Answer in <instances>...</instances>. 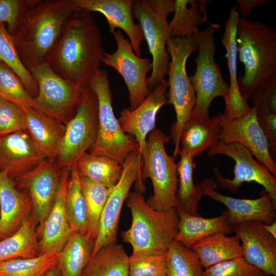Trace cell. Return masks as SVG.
<instances>
[{
    "label": "cell",
    "mask_w": 276,
    "mask_h": 276,
    "mask_svg": "<svg viewBox=\"0 0 276 276\" xmlns=\"http://www.w3.org/2000/svg\"><path fill=\"white\" fill-rule=\"evenodd\" d=\"M82 276H129V256L117 243L101 247L92 255Z\"/></svg>",
    "instance_id": "d6a6232c"
},
{
    "label": "cell",
    "mask_w": 276,
    "mask_h": 276,
    "mask_svg": "<svg viewBox=\"0 0 276 276\" xmlns=\"http://www.w3.org/2000/svg\"><path fill=\"white\" fill-rule=\"evenodd\" d=\"M168 80L164 79L136 108H124L120 112L118 121L127 134L134 136L141 153L146 147L147 136L155 128L156 115L167 103Z\"/></svg>",
    "instance_id": "ac0fdd59"
},
{
    "label": "cell",
    "mask_w": 276,
    "mask_h": 276,
    "mask_svg": "<svg viewBox=\"0 0 276 276\" xmlns=\"http://www.w3.org/2000/svg\"><path fill=\"white\" fill-rule=\"evenodd\" d=\"M105 53L94 15L80 8L68 18L46 63L57 75L81 89L100 68Z\"/></svg>",
    "instance_id": "6da1fadb"
},
{
    "label": "cell",
    "mask_w": 276,
    "mask_h": 276,
    "mask_svg": "<svg viewBox=\"0 0 276 276\" xmlns=\"http://www.w3.org/2000/svg\"><path fill=\"white\" fill-rule=\"evenodd\" d=\"M242 246L243 257L265 275L276 276V238L259 221H248L231 226Z\"/></svg>",
    "instance_id": "e0dca14e"
},
{
    "label": "cell",
    "mask_w": 276,
    "mask_h": 276,
    "mask_svg": "<svg viewBox=\"0 0 276 276\" xmlns=\"http://www.w3.org/2000/svg\"><path fill=\"white\" fill-rule=\"evenodd\" d=\"M172 12H174L173 0L133 2V16L139 21L152 57L151 73L147 79L150 90L159 85L168 74L170 59L166 43L170 36L167 16Z\"/></svg>",
    "instance_id": "ba28073f"
},
{
    "label": "cell",
    "mask_w": 276,
    "mask_h": 276,
    "mask_svg": "<svg viewBox=\"0 0 276 276\" xmlns=\"http://www.w3.org/2000/svg\"><path fill=\"white\" fill-rule=\"evenodd\" d=\"M221 130L220 143H236L245 147L276 177V164L269 149V143L257 116V107L250 106L243 114L228 118L219 114Z\"/></svg>",
    "instance_id": "9a60e30c"
},
{
    "label": "cell",
    "mask_w": 276,
    "mask_h": 276,
    "mask_svg": "<svg viewBox=\"0 0 276 276\" xmlns=\"http://www.w3.org/2000/svg\"><path fill=\"white\" fill-rule=\"evenodd\" d=\"M170 137L162 130L155 128L147 137L145 149L141 153L143 165L135 181L136 191L142 193L143 181L149 178L153 194L146 200L153 209L167 211L177 205L178 174L177 164L173 156L167 153L165 145Z\"/></svg>",
    "instance_id": "5b68a950"
},
{
    "label": "cell",
    "mask_w": 276,
    "mask_h": 276,
    "mask_svg": "<svg viewBox=\"0 0 276 276\" xmlns=\"http://www.w3.org/2000/svg\"><path fill=\"white\" fill-rule=\"evenodd\" d=\"M240 15L235 6H233L225 22V31L221 43L226 50L229 74V90L225 101L224 116L228 118L240 116L246 112L250 106L242 97L238 84L237 32Z\"/></svg>",
    "instance_id": "cb8c5ba5"
},
{
    "label": "cell",
    "mask_w": 276,
    "mask_h": 276,
    "mask_svg": "<svg viewBox=\"0 0 276 276\" xmlns=\"http://www.w3.org/2000/svg\"><path fill=\"white\" fill-rule=\"evenodd\" d=\"M81 178L101 184L109 189L119 181L123 166L108 157L85 152L75 163Z\"/></svg>",
    "instance_id": "1f68e13d"
},
{
    "label": "cell",
    "mask_w": 276,
    "mask_h": 276,
    "mask_svg": "<svg viewBox=\"0 0 276 276\" xmlns=\"http://www.w3.org/2000/svg\"><path fill=\"white\" fill-rule=\"evenodd\" d=\"M177 208L179 216L178 232L174 240L191 249L198 241L212 234H229L232 227L227 222V211L213 218H203L188 214Z\"/></svg>",
    "instance_id": "484cf974"
},
{
    "label": "cell",
    "mask_w": 276,
    "mask_h": 276,
    "mask_svg": "<svg viewBox=\"0 0 276 276\" xmlns=\"http://www.w3.org/2000/svg\"><path fill=\"white\" fill-rule=\"evenodd\" d=\"M37 223L32 213L15 233L0 241V262L12 259L32 258L39 256Z\"/></svg>",
    "instance_id": "f546056e"
},
{
    "label": "cell",
    "mask_w": 276,
    "mask_h": 276,
    "mask_svg": "<svg viewBox=\"0 0 276 276\" xmlns=\"http://www.w3.org/2000/svg\"><path fill=\"white\" fill-rule=\"evenodd\" d=\"M269 2V0H237L236 4L239 7L238 12L240 17L248 19L252 9L264 5Z\"/></svg>",
    "instance_id": "7dc6e473"
},
{
    "label": "cell",
    "mask_w": 276,
    "mask_h": 276,
    "mask_svg": "<svg viewBox=\"0 0 276 276\" xmlns=\"http://www.w3.org/2000/svg\"><path fill=\"white\" fill-rule=\"evenodd\" d=\"M80 8L72 0H33L10 33L30 71L46 61L70 16Z\"/></svg>",
    "instance_id": "7a4b0ae2"
},
{
    "label": "cell",
    "mask_w": 276,
    "mask_h": 276,
    "mask_svg": "<svg viewBox=\"0 0 276 276\" xmlns=\"http://www.w3.org/2000/svg\"><path fill=\"white\" fill-rule=\"evenodd\" d=\"M249 100L252 106L266 108L276 112V73L253 93Z\"/></svg>",
    "instance_id": "f6af8a7d"
},
{
    "label": "cell",
    "mask_w": 276,
    "mask_h": 276,
    "mask_svg": "<svg viewBox=\"0 0 276 276\" xmlns=\"http://www.w3.org/2000/svg\"><path fill=\"white\" fill-rule=\"evenodd\" d=\"M0 60L13 71L20 79L28 91L35 98L38 94L37 83L21 62L5 24L1 21Z\"/></svg>",
    "instance_id": "74e56055"
},
{
    "label": "cell",
    "mask_w": 276,
    "mask_h": 276,
    "mask_svg": "<svg viewBox=\"0 0 276 276\" xmlns=\"http://www.w3.org/2000/svg\"><path fill=\"white\" fill-rule=\"evenodd\" d=\"M208 0L174 1V16L169 22L170 37L194 35L199 25L208 22Z\"/></svg>",
    "instance_id": "4dcf8cb0"
},
{
    "label": "cell",
    "mask_w": 276,
    "mask_h": 276,
    "mask_svg": "<svg viewBox=\"0 0 276 276\" xmlns=\"http://www.w3.org/2000/svg\"><path fill=\"white\" fill-rule=\"evenodd\" d=\"M203 276H265L257 267L239 257L205 268Z\"/></svg>",
    "instance_id": "60d3db41"
},
{
    "label": "cell",
    "mask_w": 276,
    "mask_h": 276,
    "mask_svg": "<svg viewBox=\"0 0 276 276\" xmlns=\"http://www.w3.org/2000/svg\"><path fill=\"white\" fill-rule=\"evenodd\" d=\"M208 154L209 156L223 154L235 161L233 179L223 177L218 167L213 170L217 185L220 188L236 194L244 182H256L264 188V190L276 203V177L263 164L255 160L245 147L236 143L219 142L209 149Z\"/></svg>",
    "instance_id": "7c38bea8"
},
{
    "label": "cell",
    "mask_w": 276,
    "mask_h": 276,
    "mask_svg": "<svg viewBox=\"0 0 276 276\" xmlns=\"http://www.w3.org/2000/svg\"><path fill=\"white\" fill-rule=\"evenodd\" d=\"M179 155L180 158L177 164L178 189L176 207L188 214L198 216V204L203 194L201 184L195 185L194 182V157L183 151H180Z\"/></svg>",
    "instance_id": "836d02e7"
},
{
    "label": "cell",
    "mask_w": 276,
    "mask_h": 276,
    "mask_svg": "<svg viewBox=\"0 0 276 276\" xmlns=\"http://www.w3.org/2000/svg\"><path fill=\"white\" fill-rule=\"evenodd\" d=\"M45 159L26 131L0 136V170H7L11 178L31 170Z\"/></svg>",
    "instance_id": "7402d4cb"
},
{
    "label": "cell",
    "mask_w": 276,
    "mask_h": 276,
    "mask_svg": "<svg viewBox=\"0 0 276 276\" xmlns=\"http://www.w3.org/2000/svg\"><path fill=\"white\" fill-rule=\"evenodd\" d=\"M26 129L38 150L47 159L57 157L65 127L57 120L33 107L23 109Z\"/></svg>",
    "instance_id": "d4e9b609"
},
{
    "label": "cell",
    "mask_w": 276,
    "mask_h": 276,
    "mask_svg": "<svg viewBox=\"0 0 276 276\" xmlns=\"http://www.w3.org/2000/svg\"><path fill=\"white\" fill-rule=\"evenodd\" d=\"M60 173L52 159L45 158L31 170L17 176L30 197L33 213L40 225L53 203Z\"/></svg>",
    "instance_id": "ffe728a7"
},
{
    "label": "cell",
    "mask_w": 276,
    "mask_h": 276,
    "mask_svg": "<svg viewBox=\"0 0 276 276\" xmlns=\"http://www.w3.org/2000/svg\"><path fill=\"white\" fill-rule=\"evenodd\" d=\"M71 167H64L61 171L59 183L53 203L40 225L39 255L60 252L73 233L65 210L66 190Z\"/></svg>",
    "instance_id": "d6986e66"
},
{
    "label": "cell",
    "mask_w": 276,
    "mask_h": 276,
    "mask_svg": "<svg viewBox=\"0 0 276 276\" xmlns=\"http://www.w3.org/2000/svg\"><path fill=\"white\" fill-rule=\"evenodd\" d=\"M170 56L167 103L173 106L176 121L170 129V139L174 145L173 156L176 158L180 151V137L184 126L194 109L196 93L186 72V62L190 55L198 51L194 36L170 37L166 43Z\"/></svg>",
    "instance_id": "8992f818"
},
{
    "label": "cell",
    "mask_w": 276,
    "mask_h": 276,
    "mask_svg": "<svg viewBox=\"0 0 276 276\" xmlns=\"http://www.w3.org/2000/svg\"><path fill=\"white\" fill-rule=\"evenodd\" d=\"M142 165L143 158L139 150L132 152L126 158L120 179L110 189L103 210L92 255L103 246L117 243L122 206L131 186L139 177Z\"/></svg>",
    "instance_id": "5bb4252c"
},
{
    "label": "cell",
    "mask_w": 276,
    "mask_h": 276,
    "mask_svg": "<svg viewBox=\"0 0 276 276\" xmlns=\"http://www.w3.org/2000/svg\"><path fill=\"white\" fill-rule=\"evenodd\" d=\"M126 203L131 212L132 222L130 227L122 232L121 237L131 245V255H165L178 232L177 208L156 211L138 191L129 192Z\"/></svg>",
    "instance_id": "277c9868"
},
{
    "label": "cell",
    "mask_w": 276,
    "mask_h": 276,
    "mask_svg": "<svg viewBox=\"0 0 276 276\" xmlns=\"http://www.w3.org/2000/svg\"><path fill=\"white\" fill-rule=\"evenodd\" d=\"M95 239L88 232H73L60 251L57 266L61 276H82L90 260Z\"/></svg>",
    "instance_id": "83f0119b"
},
{
    "label": "cell",
    "mask_w": 276,
    "mask_h": 276,
    "mask_svg": "<svg viewBox=\"0 0 276 276\" xmlns=\"http://www.w3.org/2000/svg\"><path fill=\"white\" fill-rule=\"evenodd\" d=\"M263 226L267 232L276 238V221L270 224L263 223Z\"/></svg>",
    "instance_id": "c3c4849f"
},
{
    "label": "cell",
    "mask_w": 276,
    "mask_h": 276,
    "mask_svg": "<svg viewBox=\"0 0 276 276\" xmlns=\"http://www.w3.org/2000/svg\"><path fill=\"white\" fill-rule=\"evenodd\" d=\"M165 255L129 257V276H156L165 273Z\"/></svg>",
    "instance_id": "7bdbcfd3"
},
{
    "label": "cell",
    "mask_w": 276,
    "mask_h": 276,
    "mask_svg": "<svg viewBox=\"0 0 276 276\" xmlns=\"http://www.w3.org/2000/svg\"><path fill=\"white\" fill-rule=\"evenodd\" d=\"M25 129L24 110L10 101L0 98V136Z\"/></svg>",
    "instance_id": "b9f144b4"
},
{
    "label": "cell",
    "mask_w": 276,
    "mask_h": 276,
    "mask_svg": "<svg viewBox=\"0 0 276 276\" xmlns=\"http://www.w3.org/2000/svg\"><path fill=\"white\" fill-rule=\"evenodd\" d=\"M239 61L244 74L238 84L243 99L276 73V31L266 23L240 17L237 32Z\"/></svg>",
    "instance_id": "3957f363"
},
{
    "label": "cell",
    "mask_w": 276,
    "mask_h": 276,
    "mask_svg": "<svg viewBox=\"0 0 276 276\" xmlns=\"http://www.w3.org/2000/svg\"><path fill=\"white\" fill-rule=\"evenodd\" d=\"M60 252L32 258H15L0 262V276H43L58 264Z\"/></svg>",
    "instance_id": "d590c367"
},
{
    "label": "cell",
    "mask_w": 276,
    "mask_h": 276,
    "mask_svg": "<svg viewBox=\"0 0 276 276\" xmlns=\"http://www.w3.org/2000/svg\"><path fill=\"white\" fill-rule=\"evenodd\" d=\"M32 210L30 196L19 191L6 170H0V236L10 237Z\"/></svg>",
    "instance_id": "603a6c76"
},
{
    "label": "cell",
    "mask_w": 276,
    "mask_h": 276,
    "mask_svg": "<svg viewBox=\"0 0 276 276\" xmlns=\"http://www.w3.org/2000/svg\"><path fill=\"white\" fill-rule=\"evenodd\" d=\"M265 276H272V275H265Z\"/></svg>",
    "instance_id": "816d5d0a"
},
{
    "label": "cell",
    "mask_w": 276,
    "mask_h": 276,
    "mask_svg": "<svg viewBox=\"0 0 276 276\" xmlns=\"http://www.w3.org/2000/svg\"><path fill=\"white\" fill-rule=\"evenodd\" d=\"M88 85L97 98L99 124L96 140L89 152L114 159L123 166L139 146L133 136L124 132L114 115L107 71L99 68Z\"/></svg>",
    "instance_id": "52a82bcc"
},
{
    "label": "cell",
    "mask_w": 276,
    "mask_h": 276,
    "mask_svg": "<svg viewBox=\"0 0 276 276\" xmlns=\"http://www.w3.org/2000/svg\"><path fill=\"white\" fill-rule=\"evenodd\" d=\"M65 210L73 232H88L87 204L75 163L70 170L65 198Z\"/></svg>",
    "instance_id": "e575fe53"
},
{
    "label": "cell",
    "mask_w": 276,
    "mask_h": 276,
    "mask_svg": "<svg viewBox=\"0 0 276 276\" xmlns=\"http://www.w3.org/2000/svg\"><path fill=\"white\" fill-rule=\"evenodd\" d=\"M1 240V236H0V241Z\"/></svg>",
    "instance_id": "f5cc1de1"
},
{
    "label": "cell",
    "mask_w": 276,
    "mask_h": 276,
    "mask_svg": "<svg viewBox=\"0 0 276 276\" xmlns=\"http://www.w3.org/2000/svg\"><path fill=\"white\" fill-rule=\"evenodd\" d=\"M221 130L219 115L205 119L191 116L180 135V151L194 158L219 143Z\"/></svg>",
    "instance_id": "4316f807"
},
{
    "label": "cell",
    "mask_w": 276,
    "mask_h": 276,
    "mask_svg": "<svg viewBox=\"0 0 276 276\" xmlns=\"http://www.w3.org/2000/svg\"><path fill=\"white\" fill-rule=\"evenodd\" d=\"M156 276H166V275L165 273H163V274H159Z\"/></svg>",
    "instance_id": "f907efd6"
},
{
    "label": "cell",
    "mask_w": 276,
    "mask_h": 276,
    "mask_svg": "<svg viewBox=\"0 0 276 276\" xmlns=\"http://www.w3.org/2000/svg\"><path fill=\"white\" fill-rule=\"evenodd\" d=\"M32 0H0V21L11 33Z\"/></svg>",
    "instance_id": "ee69618b"
},
{
    "label": "cell",
    "mask_w": 276,
    "mask_h": 276,
    "mask_svg": "<svg viewBox=\"0 0 276 276\" xmlns=\"http://www.w3.org/2000/svg\"><path fill=\"white\" fill-rule=\"evenodd\" d=\"M80 179L82 192L87 207L88 232L93 235L96 240L101 216L110 189L101 184L81 178Z\"/></svg>",
    "instance_id": "ab89813d"
},
{
    "label": "cell",
    "mask_w": 276,
    "mask_h": 276,
    "mask_svg": "<svg viewBox=\"0 0 276 276\" xmlns=\"http://www.w3.org/2000/svg\"><path fill=\"white\" fill-rule=\"evenodd\" d=\"M78 7L98 12L106 18L110 32L119 28L128 36L135 54L141 57V44L144 39L141 25L133 20V0H72Z\"/></svg>",
    "instance_id": "44dd1931"
},
{
    "label": "cell",
    "mask_w": 276,
    "mask_h": 276,
    "mask_svg": "<svg viewBox=\"0 0 276 276\" xmlns=\"http://www.w3.org/2000/svg\"><path fill=\"white\" fill-rule=\"evenodd\" d=\"M165 257L166 276H203V267L196 254L175 240Z\"/></svg>",
    "instance_id": "8d00e7d4"
},
{
    "label": "cell",
    "mask_w": 276,
    "mask_h": 276,
    "mask_svg": "<svg viewBox=\"0 0 276 276\" xmlns=\"http://www.w3.org/2000/svg\"><path fill=\"white\" fill-rule=\"evenodd\" d=\"M0 98L22 109L35 108L34 98L28 91L20 79L0 60Z\"/></svg>",
    "instance_id": "f35d334b"
},
{
    "label": "cell",
    "mask_w": 276,
    "mask_h": 276,
    "mask_svg": "<svg viewBox=\"0 0 276 276\" xmlns=\"http://www.w3.org/2000/svg\"><path fill=\"white\" fill-rule=\"evenodd\" d=\"M257 116L260 124L266 133L271 146V155L276 157V112L264 107H257Z\"/></svg>",
    "instance_id": "bcb514c9"
},
{
    "label": "cell",
    "mask_w": 276,
    "mask_h": 276,
    "mask_svg": "<svg viewBox=\"0 0 276 276\" xmlns=\"http://www.w3.org/2000/svg\"><path fill=\"white\" fill-rule=\"evenodd\" d=\"M81 99L65 127L57 157L63 168L72 167L94 144L98 132V104L88 86L81 88Z\"/></svg>",
    "instance_id": "30bf717a"
},
{
    "label": "cell",
    "mask_w": 276,
    "mask_h": 276,
    "mask_svg": "<svg viewBox=\"0 0 276 276\" xmlns=\"http://www.w3.org/2000/svg\"><path fill=\"white\" fill-rule=\"evenodd\" d=\"M202 194L220 202L227 208V222L233 226L248 221L270 224L276 221V203L266 191L256 199H240L219 193L214 180L205 178L201 182Z\"/></svg>",
    "instance_id": "2e32d148"
},
{
    "label": "cell",
    "mask_w": 276,
    "mask_h": 276,
    "mask_svg": "<svg viewBox=\"0 0 276 276\" xmlns=\"http://www.w3.org/2000/svg\"><path fill=\"white\" fill-rule=\"evenodd\" d=\"M191 249L204 268L223 261L243 256L241 241L235 234L233 236L221 233L212 234L196 242Z\"/></svg>",
    "instance_id": "f1b7e54d"
},
{
    "label": "cell",
    "mask_w": 276,
    "mask_h": 276,
    "mask_svg": "<svg viewBox=\"0 0 276 276\" xmlns=\"http://www.w3.org/2000/svg\"><path fill=\"white\" fill-rule=\"evenodd\" d=\"M43 276H61L59 269L57 265L49 270Z\"/></svg>",
    "instance_id": "681fc988"
},
{
    "label": "cell",
    "mask_w": 276,
    "mask_h": 276,
    "mask_svg": "<svg viewBox=\"0 0 276 276\" xmlns=\"http://www.w3.org/2000/svg\"><path fill=\"white\" fill-rule=\"evenodd\" d=\"M30 73L38 85L34 108L59 121L73 117L81 99V89L57 75L46 63Z\"/></svg>",
    "instance_id": "8fae6325"
},
{
    "label": "cell",
    "mask_w": 276,
    "mask_h": 276,
    "mask_svg": "<svg viewBox=\"0 0 276 276\" xmlns=\"http://www.w3.org/2000/svg\"><path fill=\"white\" fill-rule=\"evenodd\" d=\"M220 28L217 23L209 22L205 29H198L194 34L198 54L194 59L195 72L189 77L196 93V103L191 116L199 119L210 118L209 108L213 100L218 97L224 99L229 90V84L223 79L215 61L214 33Z\"/></svg>",
    "instance_id": "9c48e42d"
},
{
    "label": "cell",
    "mask_w": 276,
    "mask_h": 276,
    "mask_svg": "<svg viewBox=\"0 0 276 276\" xmlns=\"http://www.w3.org/2000/svg\"><path fill=\"white\" fill-rule=\"evenodd\" d=\"M117 48L112 53H105L102 63L116 70L122 76L127 88L132 110L140 105L151 93L147 75L152 71V62L148 58L139 57L129 40L118 30L113 33Z\"/></svg>",
    "instance_id": "4fadbf2b"
}]
</instances>
